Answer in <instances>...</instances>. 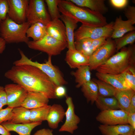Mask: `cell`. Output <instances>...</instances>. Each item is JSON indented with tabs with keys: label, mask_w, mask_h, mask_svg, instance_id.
<instances>
[{
	"label": "cell",
	"mask_w": 135,
	"mask_h": 135,
	"mask_svg": "<svg viewBox=\"0 0 135 135\" xmlns=\"http://www.w3.org/2000/svg\"><path fill=\"white\" fill-rule=\"evenodd\" d=\"M4 76L28 92H40L49 99L58 98L55 93L56 86L46 75L36 66L14 65L5 73Z\"/></svg>",
	"instance_id": "6da1fadb"
},
{
	"label": "cell",
	"mask_w": 135,
	"mask_h": 135,
	"mask_svg": "<svg viewBox=\"0 0 135 135\" xmlns=\"http://www.w3.org/2000/svg\"><path fill=\"white\" fill-rule=\"evenodd\" d=\"M58 7L62 14L75 19L82 25L101 27L108 24L106 18L103 14L88 8L78 6L70 0H60Z\"/></svg>",
	"instance_id": "7a4b0ae2"
},
{
	"label": "cell",
	"mask_w": 135,
	"mask_h": 135,
	"mask_svg": "<svg viewBox=\"0 0 135 135\" xmlns=\"http://www.w3.org/2000/svg\"><path fill=\"white\" fill-rule=\"evenodd\" d=\"M135 46L122 48L96 70L97 72L120 74L128 68L135 66Z\"/></svg>",
	"instance_id": "3957f363"
},
{
	"label": "cell",
	"mask_w": 135,
	"mask_h": 135,
	"mask_svg": "<svg viewBox=\"0 0 135 135\" xmlns=\"http://www.w3.org/2000/svg\"><path fill=\"white\" fill-rule=\"evenodd\" d=\"M30 25L27 22L17 24L7 16L0 24V37L6 44L24 42L27 44L30 40L27 36L26 32Z\"/></svg>",
	"instance_id": "277c9868"
},
{
	"label": "cell",
	"mask_w": 135,
	"mask_h": 135,
	"mask_svg": "<svg viewBox=\"0 0 135 135\" xmlns=\"http://www.w3.org/2000/svg\"><path fill=\"white\" fill-rule=\"evenodd\" d=\"M18 50L21 57L19 60L14 62V65H29L36 66L46 75L57 86H63L67 84L60 71L52 64L51 56H48V60L45 63H40L37 61H32L26 56L22 50L19 49Z\"/></svg>",
	"instance_id": "5b68a950"
},
{
	"label": "cell",
	"mask_w": 135,
	"mask_h": 135,
	"mask_svg": "<svg viewBox=\"0 0 135 135\" xmlns=\"http://www.w3.org/2000/svg\"><path fill=\"white\" fill-rule=\"evenodd\" d=\"M26 44L31 49L44 52L51 56L60 54L68 47L67 42L60 41L48 34L37 41L30 40Z\"/></svg>",
	"instance_id": "8992f818"
},
{
	"label": "cell",
	"mask_w": 135,
	"mask_h": 135,
	"mask_svg": "<svg viewBox=\"0 0 135 135\" xmlns=\"http://www.w3.org/2000/svg\"><path fill=\"white\" fill-rule=\"evenodd\" d=\"M116 51L114 41L110 37L104 44L95 51L89 58L90 70H95L114 55Z\"/></svg>",
	"instance_id": "52a82bcc"
},
{
	"label": "cell",
	"mask_w": 135,
	"mask_h": 135,
	"mask_svg": "<svg viewBox=\"0 0 135 135\" xmlns=\"http://www.w3.org/2000/svg\"><path fill=\"white\" fill-rule=\"evenodd\" d=\"M43 0H30L26 16V21L30 25L38 22L47 26L51 22Z\"/></svg>",
	"instance_id": "ba28073f"
},
{
	"label": "cell",
	"mask_w": 135,
	"mask_h": 135,
	"mask_svg": "<svg viewBox=\"0 0 135 135\" xmlns=\"http://www.w3.org/2000/svg\"><path fill=\"white\" fill-rule=\"evenodd\" d=\"M114 22H112L101 27H93L82 25L74 32L76 40L88 38L96 40L111 37Z\"/></svg>",
	"instance_id": "9c48e42d"
},
{
	"label": "cell",
	"mask_w": 135,
	"mask_h": 135,
	"mask_svg": "<svg viewBox=\"0 0 135 135\" xmlns=\"http://www.w3.org/2000/svg\"><path fill=\"white\" fill-rule=\"evenodd\" d=\"M8 10L7 16L16 23L20 24L26 21L28 0H8Z\"/></svg>",
	"instance_id": "30bf717a"
},
{
	"label": "cell",
	"mask_w": 135,
	"mask_h": 135,
	"mask_svg": "<svg viewBox=\"0 0 135 135\" xmlns=\"http://www.w3.org/2000/svg\"><path fill=\"white\" fill-rule=\"evenodd\" d=\"M4 88L6 94L8 106L13 108L21 106L28 92L22 86L16 83L7 84Z\"/></svg>",
	"instance_id": "8fae6325"
},
{
	"label": "cell",
	"mask_w": 135,
	"mask_h": 135,
	"mask_svg": "<svg viewBox=\"0 0 135 135\" xmlns=\"http://www.w3.org/2000/svg\"><path fill=\"white\" fill-rule=\"evenodd\" d=\"M128 114V113L121 109L105 110L101 111L96 119L104 125L126 124Z\"/></svg>",
	"instance_id": "7c38bea8"
},
{
	"label": "cell",
	"mask_w": 135,
	"mask_h": 135,
	"mask_svg": "<svg viewBox=\"0 0 135 135\" xmlns=\"http://www.w3.org/2000/svg\"><path fill=\"white\" fill-rule=\"evenodd\" d=\"M66 102L67 106L65 112L66 120L59 131L66 132L73 134L78 128V124L80 122V119L75 112L74 106L72 97L66 96Z\"/></svg>",
	"instance_id": "4fadbf2b"
},
{
	"label": "cell",
	"mask_w": 135,
	"mask_h": 135,
	"mask_svg": "<svg viewBox=\"0 0 135 135\" xmlns=\"http://www.w3.org/2000/svg\"><path fill=\"white\" fill-rule=\"evenodd\" d=\"M42 122H32L17 124L7 121L2 122L1 124L10 132H14L19 135H31L32 130L36 126L41 124Z\"/></svg>",
	"instance_id": "5bb4252c"
},
{
	"label": "cell",
	"mask_w": 135,
	"mask_h": 135,
	"mask_svg": "<svg viewBox=\"0 0 135 135\" xmlns=\"http://www.w3.org/2000/svg\"><path fill=\"white\" fill-rule=\"evenodd\" d=\"M49 99L43 94L36 92H28L21 106L30 110L48 105Z\"/></svg>",
	"instance_id": "9a60e30c"
},
{
	"label": "cell",
	"mask_w": 135,
	"mask_h": 135,
	"mask_svg": "<svg viewBox=\"0 0 135 135\" xmlns=\"http://www.w3.org/2000/svg\"><path fill=\"white\" fill-rule=\"evenodd\" d=\"M98 128L103 135H132L135 129L130 124L114 125L100 124Z\"/></svg>",
	"instance_id": "2e32d148"
},
{
	"label": "cell",
	"mask_w": 135,
	"mask_h": 135,
	"mask_svg": "<svg viewBox=\"0 0 135 135\" xmlns=\"http://www.w3.org/2000/svg\"><path fill=\"white\" fill-rule=\"evenodd\" d=\"M96 76L98 79L108 83L118 90L130 89L124 79L120 74H112L97 72Z\"/></svg>",
	"instance_id": "e0dca14e"
},
{
	"label": "cell",
	"mask_w": 135,
	"mask_h": 135,
	"mask_svg": "<svg viewBox=\"0 0 135 135\" xmlns=\"http://www.w3.org/2000/svg\"><path fill=\"white\" fill-rule=\"evenodd\" d=\"M65 112L64 108L60 104L50 106L46 120L49 127L52 129L57 128L65 116Z\"/></svg>",
	"instance_id": "ac0fdd59"
},
{
	"label": "cell",
	"mask_w": 135,
	"mask_h": 135,
	"mask_svg": "<svg viewBox=\"0 0 135 135\" xmlns=\"http://www.w3.org/2000/svg\"><path fill=\"white\" fill-rule=\"evenodd\" d=\"M47 34L60 41L67 42L66 27L60 19L51 20L46 26Z\"/></svg>",
	"instance_id": "d6986e66"
},
{
	"label": "cell",
	"mask_w": 135,
	"mask_h": 135,
	"mask_svg": "<svg viewBox=\"0 0 135 135\" xmlns=\"http://www.w3.org/2000/svg\"><path fill=\"white\" fill-rule=\"evenodd\" d=\"M133 25L130 21L122 20L121 16L117 17L114 23L110 38L112 39L118 38L130 32L135 30V28Z\"/></svg>",
	"instance_id": "ffe728a7"
},
{
	"label": "cell",
	"mask_w": 135,
	"mask_h": 135,
	"mask_svg": "<svg viewBox=\"0 0 135 135\" xmlns=\"http://www.w3.org/2000/svg\"><path fill=\"white\" fill-rule=\"evenodd\" d=\"M60 18L64 22L66 27L67 48L70 50H76L74 44V30L78 22L72 17L62 14H61Z\"/></svg>",
	"instance_id": "44dd1931"
},
{
	"label": "cell",
	"mask_w": 135,
	"mask_h": 135,
	"mask_svg": "<svg viewBox=\"0 0 135 135\" xmlns=\"http://www.w3.org/2000/svg\"><path fill=\"white\" fill-rule=\"evenodd\" d=\"M65 60L71 68H78L80 66H89L88 58L76 49H68L65 57Z\"/></svg>",
	"instance_id": "7402d4cb"
},
{
	"label": "cell",
	"mask_w": 135,
	"mask_h": 135,
	"mask_svg": "<svg viewBox=\"0 0 135 135\" xmlns=\"http://www.w3.org/2000/svg\"><path fill=\"white\" fill-rule=\"evenodd\" d=\"M76 5L86 8L102 14L108 11L104 0H70Z\"/></svg>",
	"instance_id": "603a6c76"
},
{
	"label": "cell",
	"mask_w": 135,
	"mask_h": 135,
	"mask_svg": "<svg viewBox=\"0 0 135 135\" xmlns=\"http://www.w3.org/2000/svg\"><path fill=\"white\" fill-rule=\"evenodd\" d=\"M134 94L135 91L131 89L117 90L114 97L118 101L120 109L128 113L130 101Z\"/></svg>",
	"instance_id": "cb8c5ba5"
},
{
	"label": "cell",
	"mask_w": 135,
	"mask_h": 135,
	"mask_svg": "<svg viewBox=\"0 0 135 135\" xmlns=\"http://www.w3.org/2000/svg\"><path fill=\"white\" fill-rule=\"evenodd\" d=\"M12 112V117L8 121L17 124L31 122L30 110L20 106L13 108Z\"/></svg>",
	"instance_id": "d4e9b609"
},
{
	"label": "cell",
	"mask_w": 135,
	"mask_h": 135,
	"mask_svg": "<svg viewBox=\"0 0 135 135\" xmlns=\"http://www.w3.org/2000/svg\"><path fill=\"white\" fill-rule=\"evenodd\" d=\"M26 34L28 38H32L33 41L39 40L48 34L46 26L40 22L32 24L28 29Z\"/></svg>",
	"instance_id": "484cf974"
},
{
	"label": "cell",
	"mask_w": 135,
	"mask_h": 135,
	"mask_svg": "<svg viewBox=\"0 0 135 135\" xmlns=\"http://www.w3.org/2000/svg\"><path fill=\"white\" fill-rule=\"evenodd\" d=\"M81 90L88 102H90L92 104L95 102L98 95L97 84L92 80L83 84Z\"/></svg>",
	"instance_id": "4316f807"
},
{
	"label": "cell",
	"mask_w": 135,
	"mask_h": 135,
	"mask_svg": "<svg viewBox=\"0 0 135 135\" xmlns=\"http://www.w3.org/2000/svg\"><path fill=\"white\" fill-rule=\"evenodd\" d=\"M95 102L97 107L101 111L120 109L118 101L114 96L104 97L98 95Z\"/></svg>",
	"instance_id": "83f0119b"
},
{
	"label": "cell",
	"mask_w": 135,
	"mask_h": 135,
	"mask_svg": "<svg viewBox=\"0 0 135 135\" xmlns=\"http://www.w3.org/2000/svg\"><path fill=\"white\" fill-rule=\"evenodd\" d=\"M77 68L76 71L72 72V74L77 83L76 87L78 88L91 80V74L89 66H82Z\"/></svg>",
	"instance_id": "f1b7e54d"
},
{
	"label": "cell",
	"mask_w": 135,
	"mask_h": 135,
	"mask_svg": "<svg viewBox=\"0 0 135 135\" xmlns=\"http://www.w3.org/2000/svg\"><path fill=\"white\" fill-rule=\"evenodd\" d=\"M92 80L97 84L98 95L104 97L114 96L118 90L108 83L94 78Z\"/></svg>",
	"instance_id": "f546056e"
},
{
	"label": "cell",
	"mask_w": 135,
	"mask_h": 135,
	"mask_svg": "<svg viewBox=\"0 0 135 135\" xmlns=\"http://www.w3.org/2000/svg\"><path fill=\"white\" fill-rule=\"evenodd\" d=\"M50 106V105H48L30 110V122L46 120Z\"/></svg>",
	"instance_id": "4dcf8cb0"
},
{
	"label": "cell",
	"mask_w": 135,
	"mask_h": 135,
	"mask_svg": "<svg viewBox=\"0 0 135 135\" xmlns=\"http://www.w3.org/2000/svg\"><path fill=\"white\" fill-rule=\"evenodd\" d=\"M118 51L128 44H132L135 41V31L130 32L122 37L116 39L114 40Z\"/></svg>",
	"instance_id": "1f68e13d"
},
{
	"label": "cell",
	"mask_w": 135,
	"mask_h": 135,
	"mask_svg": "<svg viewBox=\"0 0 135 135\" xmlns=\"http://www.w3.org/2000/svg\"><path fill=\"white\" fill-rule=\"evenodd\" d=\"M93 40L86 38L76 40L74 42L76 49L89 58V50Z\"/></svg>",
	"instance_id": "d6a6232c"
},
{
	"label": "cell",
	"mask_w": 135,
	"mask_h": 135,
	"mask_svg": "<svg viewBox=\"0 0 135 135\" xmlns=\"http://www.w3.org/2000/svg\"><path fill=\"white\" fill-rule=\"evenodd\" d=\"M60 1V0H44L47 6L51 20L59 19L60 18L61 14L58 7V5Z\"/></svg>",
	"instance_id": "836d02e7"
},
{
	"label": "cell",
	"mask_w": 135,
	"mask_h": 135,
	"mask_svg": "<svg viewBox=\"0 0 135 135\" xmlns=\"http://www.w3.org/2000/svg\"><path fill=\"white\" fill-rule=\"evenodd\" d=\"M120 74L124 79L130 88L135 91V66L129 68Z\"/></svg>",
	"instance_id": "e575fe53"
},
{
	"label": "cell",
	"mask_w": 135,
	"mask_h": 135,
	"mask_svg": "<svg viewBox=\"0 0 135 135\" xmlns=\"http://www.w3.org/2000/svg\"><path fill=\"white\" fill-rule=\"evenodd\" d=\"M8 10V0H0V24L6 18Z\"/></svg>",
	"instance_id": "d590c367"
},
{
	"label": "cell",
	"mask_w": 135,
	"mask_h": 135,
	"mask_svg": "<svg viewBox=\"0 0 135 135\" xmlns=\"http://www.w3.org/2000/svg\"><path fill=\"white\" fill-rule=\"evenodd\" d=\"M12 108L8 106L0 110V124L9 120L10 119L12 116Z\"/></svg>",
	"instance_id": "8d00e7d4"
},
{
	"label": "cell",
	"mask_w": 135,
	"mask_h": 135,
	"mask_svg": "<svg viewBox=\"0 0 135 135\" xmlns=\"http://www.w3.org/2000/svg\"><path fill=\"white\" fill-rule=\"evenodd\" d=\"M124 14L128 20L130 21L133 25L135 24V7L128 6L124 10Z\"/></svg>",
	"instance_id": "74e56055"
},
{
	"label": "cell",
	"mask_w": 135,
	"mask_h": 135,
	"mask_svg": "<svg viewBox=\"0 0 135 135\" xmlns=\"http://www.w3.org/2000/svg\"><path fill=\"white\" fill-rule=\"evenodd\" d=\"M110 4L114 8L118 9L124 8L128 3V0H110Z\"/></svg>",
	"instance_id": "f35d334b"
},
{
	"label": "cell",
	"mask_w": 135,
	"mask_h": 135,
	"mask_svg": "<svg viewBox=\"0 0 135 135\" xmlns=\"http://www.w3.org/2000/svg\"><path fill=\"white\" fill-rule=\"evenodd\" d=\"M55 93L57 98H62L66 96V89L63 86H58L55 88Z\"/></svg>",
	"instance_id": "ab89813d"
},
{
	"label": "cell",
	"mask_w": 135,
	"mask_h": 135,
	"mask_svg": "<svg viewBox=\"0 0 135 135\" xmlns=\"http://www.w3.org/2000/svg\"><path fill=\"white\" fill-rule=\"evenodd\" d=\"M0 102L4 106L7 105L6 93L4 87L0 86Z\"/></svg>",
	"instance_id": "60d3db41"
},
{
	"label": "cell",
	"mask_w": 135,
	"mask_h": 135,
	"mask_svg": "<svg viewBox=\"0 0 135 135\" xmlns=\"http://www.w3.org/2000/svg\"><path fill=\"white\" fill-rule=\"evenodd\" d=\"M53 132L52 129L43 128L37 130L33 135H53Z\"/></svg>",
	"instance_id": "b9f144b4"
},
{
	"label": "cell",
	"mask_w": 135,
	"mask_h": 135,
	"mask_svg": "<svg viewBox=\"0 0 135 135\" xmlns=\"http://www.w3.org/2000/svg\"><path fill=\"white\" fill-rule=\"evenodd\" d=\"M127 121L128 124L135 129V113H128Z\"/></svg>",
	"instance_id": "7bdbcfd3"
},
{
	"label": "cell",
	"mask_w": 135,
	"mask_h": 135,
	"mask_svg": "<svg viewBox=\"0 0 135 135\" xmlns=\"http://www.w3.org/2000/svg\"><path fill=\"white\" fill-rule=\"evenodd\" d=\"M135 113V94L133 96L130 103L128 113Z\"/></svg>",
	"instance_id": "ee69618b"
},
{
	"label": "cell",
	"mask_w": 135,
	"mask_h": 135,
	"mask_svg": "<svg viewBox=\"0 0 135 135\" xmlns=\"http://www.w3.org/2000/svg\"><path fill=\"white\" fill-rule=\"evenodd\" d=\"M6 44L5 41L0 37V54H2L5 50Z\"/></svg>",
	"instance_id": "f6af8a7d"
},
{
	"label": "cell",
	"mask_w": 135,
	"mask_h": 135,
	"mask_svg": "<svg viewBox=\"0 0 135 135\" xmlns=\"http://www.w3.org/2000/svg\"><path fill=\"white\" fill-rule=\"evenodd\" d=\"M0 134L1 135H11L10 132L1 124H0Z\"/></svg>",
	"instance_id": "bcb514c9"
},
{
	"label": "cell",
	"mask_w": 135,
	"mask_h": 135,
	"mask_svg": "<svg viewBox=\"0 0 135 135\" xmlns=\"http://www.w3.org/2000/svg\"><path fill=\"white\" fill-rule=\"evenodd\" d=\"M4 106L2 103L0 102V110L2 109V108Z\"/></svg>",
	"instance_id": "7dc6e473"
},
{
	"label": "cell",
	"mask_w": 135,
	"mask_h": 135,
	"mask_svg": "<svg viewBox=\"0 0 135 135\" xmlns=\"http://www.w3.org/2000/svg\"><path fill=\"white\" fill-rule=\"evenodd\" d=\"M132 135H135V132H134Z\"/></svg>",
	"instance_id": "c3c4849f"
},
{
	"label": "cell",
	"mask_w": 135,
	"mask_h": 135,
	"mask_svg": "<svg viewBox=\"0 0 135 135\" xmlns=\"http://www.w3.org/2000/svg\"><path fill=\"white\" fill-rule=\"evenodd\" d=\"M121 135V134H120V135Z\"/></svg>",
	"instance_id": "681fc988"
}]
</instances>
